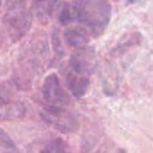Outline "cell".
I'll return each mask as SVG.
<instances>
[{
    "mask_svg": "<svg viewBox=\"0 0 153 153\" xmlns=\"http://www.w3.org/2000/svg\"><path fill=\"white\" fill-rule=\"evenodd\" d=\"M70 8L73 20L95 38L102 35L109 24L112 8L108 0H74Z\"/></svg>",
    "mask_w": 153,
    "mask_h": 153,
    "instance_id": "obj_1",
    "label": "cell"
},
{
    "mask_svg": "<svg viewBox=\"0 0 153 153\" xmlns=\"http://www.w3.org/2000/svg\"><path fill=\"white\" fill-rule=\"evenodd\" d=\"M69 65L73 73L89 76L96 67V55L94 50L86 46L78 48L71 55Z\"/></svg>",
    "mask_w": 153,
    "mask_h": 153,
    "instance_id": "obj_2",
    "label": "cell"
},
{
    "mask_svg": "<svg viewBox=\"0 0 153 153\" xmlns=\"http://www.w3.org/2000/svg\"><path fill=\"white\" fill-rule=\"evenodd\" d=\"M42 94L44 100L52 107H58L66 98V94L62 89L58 77L55 74H49L44 81L42 86Z\"/></svg>",
    "mask_w": 153,
    "mask_h": 153,
    "instance_id": "obj_3",
    "label": "cell"
},
{
    "mask_svg": "<svg viewBox=\"0 0 153 153\" xmlns=\"http://www.w3.org/2000/svg\"><path fill=\"white\" fill-rule=\"evenodd\" d=\"M23 7L9 8L6 13V24L11 33L15 36H21L30 27V19Z\"/></svg>",
    "mask_w": 153,
    "mask_h": 153,
    "instance_id": "obj_4",
    "label": "cell"
},
{
    "mask_svg": "<svg viewBox=\"0 0 153 153\" xmlns=\"http://www.w3.org/2000/svg\"><path fill=\"white\" fill-rule=\"evenodd\" d=\"M45 119L55 125L56 128L64 132L74 131L77 127V121L73 115H65L64 110L58 107L50 106L47 110V115H44Z\"/></svg>",
    "mask_w": 153,
    "mask_h": 153,
    "instance_id": "obj_5",
    "label": "cell"
},
{
    "mask_svg": "<svg viewBox=\"0 0 153 153\" xmlns=\"http://www.w3.org/2000/svg\"><path fill=\"white\" fill-rule=\"evenodd\" d=\"M66 82L68 89L76 98L82 97L86 93L90 85V80L88 76L76 74L73 72L67 75Z\"/></svg>",
    "mask_w": 153,
    "mask_h": 153,
    "instance_id": "obj_6",
    "label": "cell"
},
{
    "mask_svg": "<svg viewBox=\"0 0 153 153\" xmlns=\"http://www.w3.org/2000/svg\"><path fill=\"white\" fill-rule=\"evenodd\" d=\"M66 41L75 48H83L90 40V33L83 27H73L65 31Z\"/></svg>",
    "mask_w": 153,
    "mask_h": 153,
    "instance_id": "obj_7",
    "label": "cell"
},
{
    "mask_svg": "<svg viewBox=\"0 0 153 153\" xmlns=\"http://www.w3.org/2000/svg\"><path fill=\"white\" fill-rule=\"evenodd\" d=\"M140 42H141V35L139 33H132L126 36V38H125L121 42H119V44L115 48L114 52L116 54L124 53L126 49L134 47L135 45H138L140 44Z\"/></svg>",
    "mask_w": 153,
    "mask_h": 153,
    "instance_id": "obj_8",
    "label": "cell"
},
{
    "mask_svg": "<svg viewBox=\"0 0 153 153\" xmlns=\"http://www.w3.org/2000/svg\"><path fill=\"white\" fill-rule=\"evenodd\" d=\"M66 144L62 139H55L47 143L39 153H67Z\"/></svg>",
    "mask_w": 153,
    "mask_h": 153,
    "instance_id": "obj_9",
    "label": "cell"
},
{
    "mask_svg": "<svg viewBox=\"0 0 153 153\" xmlns=\"http://www.w3.org/2000/svg\"><path fill=\"white\" fill-rule=\"evenodd\" d=\"M0 153H18V150L10 136L0 128Z\"/></svg>",
    "mask_w": 153,
    "mask_h": 153,
    "instance_id": "obj_10",
    "label": "cell"
},
{
    "mask_svg": "<svg viewBox=\"0 0 153 153\" xmlns=\"http://www.w3.org/2000/svg\"><path fill=\"white\" fill-rule=\"evenodd\" d=\"M59 21L62 24L66 25L73 22V16H72V12L70 8V4H66L60 12L59 14Z\"/></svg>",
    "mask_w": 153,
    "mask_h": 153,
    "instance_id": "obj_11",
    "label": "cell"
},
{
    "mask_svg": "<svg viewBox=\"0 0 153 153\" xmlns=\"http://www.w3.org/2000/svg\"><path fill=\"white\" fill-rule=\"evenodd\" d=\"M1 2H2V0H0V4H1Z\"/></svg>",
    "mask_w": 153,
    "mask_h": 153,
    "instance_id": "obj_12",
    "label": "cell"
},
{
    "mask_svg": "<svg viewBox=\"0 0 153 153\" xmlns=\"http://www.w3.org/2000/svg\"><path fill=\"white\" fill-rule=\"evenodd\" d=\"M114 1H119V0H114Z\"/></svg>",
    "mask_w": 153,
    "mask_h": 153,
    "instance_id": "obj_13",
    "label": "cell"
}]
</instances>
